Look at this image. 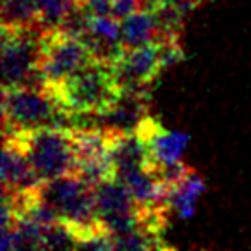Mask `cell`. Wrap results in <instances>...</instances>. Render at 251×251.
<instances>
[{"label": "cell", "instance_id": "cell-8", "mask_svg": "<svg viewBox=\"0 0 251 251\" xmlns=\"http://www.w3.org/2000/svg\"><path fill=\"white\" fill-rule=\"evenodd\" d=\"M121 42L124 49H136L158 42V23L155 12L151 9H141L121 21Z\"/></svg>", "mask_w": 251, "mask_h": 251}, {"label": "cell", "instance_id": "cell-1", "mask_svg": "<svg viewBox=\"0 0 251 251\" xmlns=\"http://www.w3.org/2000/svg\"><path fill=\"white\" fill-rule=\"evenodd\" d=\"M47 91L57 98L69 115H105L124 95L115 76L114 64L100 57L81 67L59 86Z\"/></svg>", "mask_w": 251, "mask_h": 251}, {"label": "cell", "instance_id": "cell-11", "mask_svg": "<svg viewBox=\"0 0 251 251\" xmlns=\"http://www.w3.org/2000/svg\"><path fill=\"white\" fill-rule=\"evenodd\" d=\"M147 9V0H114L112 2L110 16H114L119 21H124L126 18H129L131 14Z\"/></svg>", "mask_w": 251, "mask_h": 251}, {"label": "cell", "instance_id": "cell-9", "mask_svg": "<svg viewBox=\"0 0 251 251\" xmlns=\"http://www.w3.org/2000/svg\"><path fill=\"white\" fill-rule=\"evenodd\" d=\"M205 191L201 176L193 169H188L184 176L174 184L171 193V208L179 219H189L195 213L196 203Z\"/></svg>", "mask_w": 251, "mask_h": 251}, {"label": "cell", "instance_id": "cell-13", "mask_svg": "<svg viewBox=\"0 0 251 251\" xmlns=\"http://www.w3.org/2000/svg\"><path fill=\"white\" fill-rule=\"evenodd\" d=\"M179 0H147V9H160V7H165V5H171V4H176Z\"/></svg>", "mask_w": 251, "mask_h": 251}, {"label": "cell", "instance_id": "cell-3", "mask_svg": "<svg viewBox=\"0 0 251 251\" xmlns=\"http://www.w3.org/2000/svg\"><path fill=\"white\" fill-rule=\"evenodd\" d=\"M45 33L38 26L2 25L0 40V71L2 88L25 86L40 83V60H42Z\"/></svg>", "mask_w": 251, "mask_h": 251}, {"label": "cell", "instance_id": "cell-5", "mask_svg": "<svg viewBox=\"0 0 251 251\" xmlns=\"http://www.w3.org/2000/svg\"><path fill=\"white\" fill-rule=\"evenodd\" d=\"M97 59L88 42L67 28L47 31L40 60V83L53 90L69 76Z\"/></svg>", "mask_w": 251, "mask_h": 251}, {"label": "cell", "instance_id": "cell-2", "mask_svg": "<svg viewBox=\"0 0 251 251\" xmlns=\"http://www.w3.org/2000/svg\"><path fill=\"white\" fill-rule=\"evenodd\" d=\"M4 134H14L18 138L42 184L64 176H76L77 162L73 127L45 126Z\"/></svg>", "mask_w": 251, "mask_h": 251}, {"label": "cell", "instance_id": "cell-12", "mask_svg": "<svg viewBox=\"0 0 251 251\" xmlns=\"http://www.w3.org/2000/svg\"><path fill=\"white\" fill-rule=\"evenodd\" d=\"M114 0H83L84 14L88 16H107L110 14Z\"/></svg>", "mask_w": 251, "mask_h": 251}, {"label": "cell", "instance_id": "cell-4", "mask_svg": "<svg viewBox=\"0 0 251 251\" xmlns=\"http://www.w3.org/2000/svg\"><path fill=\"white\" fill-rule=\"evenodd\" d=\"M2 117L4 133H14L45 126H64V119L71 115L43 86L25 84L2 88Z\"/></svg>", "mask_w": 251, "mask_h": 251}, {"label": "cell", "instance_id": "cell-7", "mask_svg": "<svg viewBox=\"0 0 251 251\" xmlns=\"http://www.w3.org/2000/svg\"><path fill=\"white\" fill-rule=\"evenodd\" d=\"M42 184L36 177L26 150L14 134H4L2 151V188L4 191L19 193L36 189Z\"/></svg>", "mask_w": 251, "mask_h": 251}, {"label": "cell", "instance_id": "cell-10", "mask_svg": "<svg viewBox=\"0 0 251 251\" xmlns=\"http://www.w3.org/2000/svg\"><path fill=\"white\" fill-rule=\"evenodd\" d=\"M42 0H2V25L36 26Z\"/></svg>", "mask_w": 251, "mask_h": 251}, {"label": "cell", "instance_id": "cell-6", "mask_svg": "<svg viewBox=\"0 0 251 251\" xmlns=\"http://www.w3.org/2000/svg\"><path fill=\"white\" fill-rule=\"evenodd\" d=\"M160 43L151 42L136 49H124L114 60V71L124 93L148 95V88L162 74Z\"/></svg>", "mask_w": 251, "mask_h": 251}]
</instances>
